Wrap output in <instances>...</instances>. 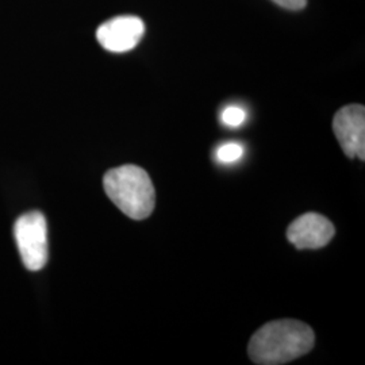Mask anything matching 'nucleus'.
Here are the masks:
<instances>
[{"instance_id":"1","label":"nucleus","mask_w":365,"mask_h":365,"mask_svg":"<svg viewBox=\"0 0 365 365\" xmlns=\"http://www.w3.org/2000/svg\"><path fill=\"white\" fill-rule=\"evenodd\" d=\"M313 329L295 319H279L261 327L249 341V359L259 365H282L313 349Z\"/></svg>"},{"instance_id":"2","label":"nucleus","mask_w":365,"mask_h":365,"mask_svg":"<svg viewBox=\"0 0 365 365\" xmlns=\"http://www.w3.org/2000/svg\"><path fill=\"white\" fill-rule=\"evenodd\" d=\"M110 200L134 221L146 220L155 210L156 191L146 170L126 164L110 170L103 178Z\"/></svg>"},{"instance_id":"3","label":"nucleus","mask_w":365,"mask_h":365,"mask_svg":"<svg viewBox=\"0 0 365 365\" xmlns=\"http://www.w3.org/2000/svg\"><path fill=\"white\" fill-rule=\"evenodd\" d=\"M14 237L24 265L29 271H39L48 262V225L39 211H30L14 225Z\"/></svg>"},{"instance_id":"4","label":"nucleus","mask_w":365,"mask_h":365,"mask_svg":"<svg viewBox=\"0 0 365 365\" xmlns=\"http://www.w3.org/2000/svg\"><path fill=\"white\" fill-rule=\"evenodd\" d=\"M333 130L348 158L365 160V108L361 105L342 107L333 119Z\"/></svg>"},{"instance_id":"5","label":"nucleus","mask_w":365,"mask_h":365,"mask_svg":"<svg viewBox=\"0 0 365 365\" xmlns=\"http://www.w3.org/2000/svg\"><path fill=\"white\" fill-rule=\"evenodd\" d=\"M144 21L134 15H122L106 21L98 27L96 38L106 51L113 53L129 52L144 37Z\"/></svg>"},{"instance_id":"6","label":"nucleus","mask_w":365,"mask_h":365,"mask_svg":"<svg viewBox=\"0 0 365 365\" xmlns=\"http://www.w3.org/2000/svg\"><path fill=\"white\" fill-rule=\"evenodd\" d=\"M334 235L333 223L317 212L300 215L287 229L288 241L298 249L324 248Z\"/></svg>"},{"instance_id":"7","label":"nucleus","mask_w":365,"mask_h":365,"mask_svg":"<svg viewBox=\"0 0 365 365\" xmlns=\"http://www.w3.org/2000/svg\"><path fill=\"white\" fill-rule=\"evenodd\" d=\"M244 156V146L238 143H226L218 148L217 158L222 164H235Z\"/></svg>"},{"instance_id":"8","label":"nucleus","mask_w":365,"mask_h":365,"mask_svg":"<svg viewBox=\"0 0 365 365\" xmlns=\"http://www.w3.org/2000/svg\"><path fill=\"white\" fill-rule=\"evenodd\" d=\"M245 119H247L245 110L238 106H229L222 111V123L229 128H240L245 122Z\"/></svg>"},{"instance_id":"9","label":"nucleus","mask_w":365,"mask_h":365,"mask_svg":"<svg viewBox=\"0 0 365 365\" xmlns=\"http://www.w3.org/2000/svg\"><path fill=\"white\" fill-rule=\"evenodd\" d=\"M272 1L288 10H302L307 4V0H272Z\"/></svg>"}]
</instances>
